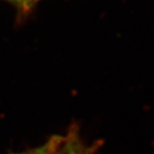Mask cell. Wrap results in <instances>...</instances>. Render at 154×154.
Returning <instances> with one entry per match:
<instances>
[{"label": "cell", "instance_id": "1", "mask_svg": "<svg viewBox=\"0 0 154 154\" xmlns=\"http://www.w3.org/2000/svg\"><path fill=\"white\" fill-rule=\"evenodd\" d=\"M95 146H89L83 142L77 130L72 129L63 135L57 154H94Z\"/></svg>", "mask_w": 154, "mask_h": 154}, {"label": "cell", "instance_id": "2", "mask_svg": "<svg viewBox=\"0 0 154 154\" xmlns=\"http://www.w3.org/2000/svg\"><path fill=\"white\" fill-rule=\"evenodd\" d=\"M63 136H54L43 146L21 154H57Z\"/></svg>", "mask_w": 154, "mask_h": 154}, {"label": "cell", "instance_id": "3", "mask_svg": "<svg viewBox=\"0 0 154 154\" xmlns=\"http://www.w3.org/2000/svg\"><path fill=\"white\" fill-rule=\"evenodd\" d=\"M37 1L38 0H21L20 1V6L23 10L27 11L29 8H31Z\"/></svg>", "mask_w": 154, "mask_h": 154}, {"label": "cell", "instance_id": "4", "mask_svg": "<svg viewBox=\"0 0 154 154\" xmlns=\"http://www.w3.org/2000/svg\"><path fill=\"white\" fill-rule=\"evenodd\" d=\"M11 1L14 2V3H16V4H17L18 5H20V1H21V0H11Z\"/></svg>", "mask_w": 154, "mask_h": 154}]
</instances>
